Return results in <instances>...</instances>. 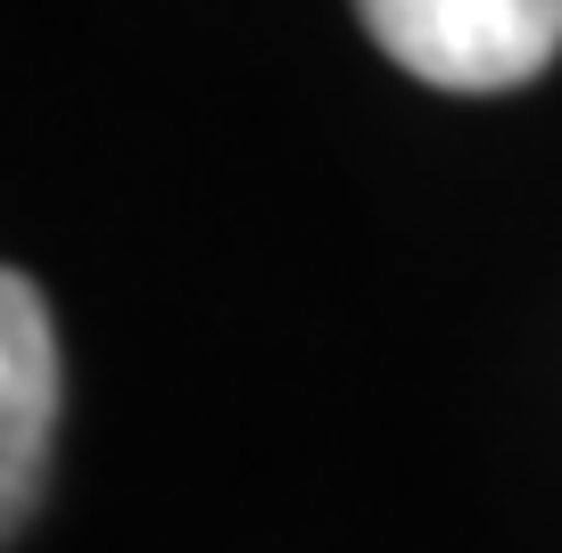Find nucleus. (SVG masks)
<instances>
[{
	"label": "nucleus",
	"mask_w": 562,
	"mask_h": 553,
	"mask_svg": "<svg viewBox=\"0 0 562 553\" xmlns=\"http://www.w3.org/2000/svg\"><path fill=\"white\" fill-rule=\"evenodd\" d=\"M356 18L439 91H513L562 50V0H356Z\"/></svg>",
	"instance_id": "nucleus-1"
},
{
	"label": "nucleus",
	"mask_w": 562,
	"mask_h": 553,
	"mask_svg": "<svg viewBox=\"0 0 562 553\" xmlns=\"http://www.w3.org/2000/svg\"><path fill=\"white\" fill-rule=\"evenodd\" d=\"M50 430H58V339H50V306L25 273L0 281V520L9 537L25 529L42 496V463H50Z\"/></svg>",
	"instance_id": "nucleus-2"
}]
</instances>
